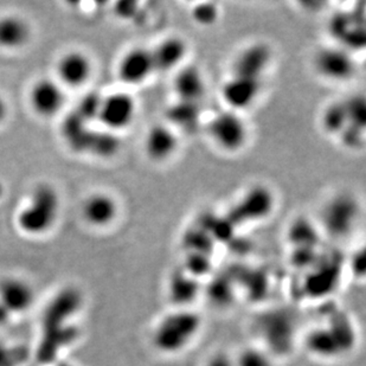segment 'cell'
Listing matches in <instances>:
<instances>
[{"instance_id": "obj_1", "label": "cell", "mask_w": 366, "mask_h": 366, "mask_svg": "<svg viewBox=\"0 0 366 366\" xmlns=\"http://www.w3.org/2000/svg\"><path fill=\"white\" fill-rule=\"evenodd\" d=\"M201 319L189 310H178L160 318L152 331V343L159 352L176 355L187 350L201 331Z\"/></svg>"}, {"instance_id": "obj_2", "label": "cell", "mask_w": 366, "mask_h": 366, "mask_svg": "<svg viewBox=\"0 0 366 366\" xmlns=\"http://www.w3.org/2000/svg\"><path fill=\"white\" fill-rule=\"evenodd\" d=\"M60 211V197L49 185H41L32 192L30 201L17 216L21 231L38 236L49 231L56 222Z\"/></svg>"}, {"instance_id": "obj_3", "label": "cell", "mask_w": 366, "mask_h": 366, "mask_svg": "<svg viewBox=\"0 0 366 366\" xmlns=\"http://www.w3.org/2000/svg\"><path fill=\"white\" fill-rule=\"evenodd\" d=\"M206 134L216 147L233 155L242 151L248 144L249 127L244 114L226 108L209 119Z\"/></svg>"}, {"instance_id": "obj_4", "label": "cell", "mask_w": 366, "mask_h": 366, "mask_svg": "<svg viewBox=\"0 0 366 366\" xmlns=\"http://www.w3.org/2000/svg\"><path fill=\"white\" fill-rule=\"evenodd\" d=\"M137 114V101L127 92L101 96L96 119L110 133H117L133 125Z\"/></svg>"}, {"instance_id": "obj_5", "label": "cell", "mask_w": 366, "mask_h": 366, "mask_svg": "<svg viewBox=\"0 0 366 366\" xmlns=\"http://www.w3.org/2000/svg\"><path fill=\"white\" fill-rule=\"evenodd\" d=\"M313 64L317 74L328 81H349L356 73V61L349 50L340 46L318 50Z\"/></svg>"}, {"instance_id": "obj_6", "label": "cell", "mask_w": 366, "mask_h": 366, "mask_svg": "<svg viewBox=\"0 0 366 366\" xmlns=\"http://www.w3.org/2000/svg\"><path fill=\"white\" fill-rule=\"evenodd\" d=\"M117 78L128 87L144 85L155 74L151 48L133 46L120 57L117 67Z\"/></svg>"}, {"instance_id": "obj_7", "label": "cell", "mask_w": 366, "mask_h": 366, "mask_svg": "<svg viewBox=\"0 0 366 366\" xmlns=\"http://www.w3.org/2000/svg\"><path fill=\"white\" fill-rule=\"evenodd\" d=\"M262 81L240 75H230L223 83L222 99L228 110L242 113L256 103L262 93Z\"/></svg>"}, {"instance_id": "obj_8", "label": "cell", "mask_w": 366, "mask_h": 366, "mask_svg": "<svg viewBox=\"0 0 366 366\" xmlns=\"http://www.w3.org/2000/svg\"><path fill=\"white\" fill-rule=\"evenodd\" d=\"M178 148L179 133L167 122L153 125L145 134V155L151 162H167L176 155Z\"/></svg>"}, {"instance_id": "obj_9", "label": "cell", "mask_w": 366, "mask_h": 366, "mask_svg": "<svg viewBox=\"0 0 366 366\" xmlns=\"http://www.w3.org/2000/svg\"><path fill=\"white\" fill-rule=\"evenodd\" d=\"M28 100L32 110L42 117H53L63 110L66 93L63 85L51 78H42L32 85Z\"/></svg>"}, {"instance_id": "obj_10", "label": "cell", "mask_w": 366, "mask_h": 366, "mask_svg": "<svg viewBox=\"0 0 366 366\" xmlns=\"http://www.w3.org/2000/svg\"><path fill=\"white\" fill-rule=\"evenodd\" d=\"M56 73L58 82L63 88H80L92 78L93 62L85 53L71 50L61 56L57 62Z\"/></svg>"}, {"instance_id": "obj_11", "label": "cell", "mask_w": 366, "mask_h": 366, "mask_svg": "<svg viewBox=\"0 0 366 366\" xmlns=\"http://www.w3.org/2000/svg\"><path fill=\"white\" fill-rule=\"evenodd\" d=\"M155 73H176L185 66L189 46L187 39L180 36H167L151 48Z\"/></svg>"}, {"instance_id": "obj_12", "label": "cell", "mask_w": 366, "mask_h": 366, "mask_svg": "<svg viewBox=\"0 0 366 366\" xmlns=\"http://www.w3.org/2000/svg\"><path fill=\"white\" fill-rule=\"evenodd\" d=\"M271 50L262 43H253L241 50L234 61L231 74L255 78L262 81L264 75L271 66Z\"/></svg>"}, {"instance_id": "obj_13", "label": "cell", "mask_w": 366, "mask_h": 366, "mask_svg": "<svg viewBox=\"0 0 366 366\" xmlns=\"http://www.w3.org/2000/svg\"><path fill=\"white\" fill-rule=\"evenodd\" d=\"M172 88L176 101L201 105L206 94V80L199 68L185 64L174 73Z\"/></svg>"}, {"instance_id": "obj_14", "label": "cell", "mask_w": 366, "mask_h": 366, "mask_svg": "<svg viewBox=\"0 0 366 366\" xmlns=\"http://www.w3.org/2000/svg\"><path fill=\"white\" fill-rule=\"evenodd\" d=\"M120 209L117 199L107 192L90 194L82 206V216L89 226L103 229L117 221Z\"/></svg>"}, {"instance_id": "obj_15", "label": "cell", "mask_w": 366, "mask_h": 366, "mask_svg": "<svg viewBox=\"0 0 366 366\" xmlns=\"http://www.w3.org/2000/svg\"><path fill=\"white\" fill-rule=\"evenodd\" d=\"M35 303V291L24 280L17 278H5L0 283V303L9 313L21 314Z\"/></svg>"}, {"instance_id": "obj_16", "label": "cell", "mask_w": 366, "mask_h": 366, "mask_svg": "<svg viewBox=\"0 0 366 366\" xmlns=\"http://www.w3.org/2000/svg\"><path fill=\"white\" fill-rule=\"evenodd\" d=\"M30 38L31 28L24 18L14 14L0 18V49H21Z\"/></svg>"}, {"instance_id": "obj_17", "label": "cell", "mask_w": 366, "mask_h": 366, "mask_svg": "<svg viewBox=\"0 0 366 366\" xmlns=\"http://www.w3.org/2000/svg\"><path fill=\"white\" fill-rule=\"evenodd\" d=\"M274 208V198L271 191L266 187H256L250 189L242 197L240 209L244 219L260 221L271 215Z\"/></svg>"}, {"instance_id": "obj_18", "label": "cell", "mask_w": 366, "mask_h": 366, "mask_svg": "<svg viewBox=\"0 0 366 366\" xmlns=\"http://www.w3.org/2000/svg\"><path fill=\"white\" fill-rule=\"evenodd\" d=\"M201 119V105L176 101L169 110L167 123L178 130H191ZM179 133V132H178Z\"/></svg>"}, {"instance_id": "obj_19", "label": "cell", "mask_w": 366, "mask_h": 366, "mask_svg": "<svg viewBox=\"0 0 366 366\" xmlns=\"http://www.w3.org/2000/svg\"><path fill=\"white\" fill-rule=\"evenodd\" d=\"M221 10L215 3L197 4L191 11V17L199 26H212L219 21Z\"/></svg>"}, {"instance_id": "obj_20", "label": "cell", "mask_w": 366, "mask_h": 366, "mask_svg": "<svg viewBox=\"0 0 366 366\" xmlns=\"http://www.w3.org/2000/svg\"><path fill=\"white\" fill-rule=\"evenodd\" d=\"M235 360V366H273L267 351L261 349L244 350Z\"/></svg>"}, {"instance_id": "obj_21", "label": "cell", "mask_w": 366, "mask_h": 366, "mask_svg": "<svg viewBox=\"0 0 366 366\" xmlns=\"http://www.w3.org/2000/svg\"><path fill=\"white\" fill-rule=\"evenodd\" d=\"M7 114H9V106L6 101L0 96V125L6 120Z\"/></svg>"}, {"instance_id": "obj_22", "label": "cell", "mask_w": 366, "mask_h": 366, "mask_svg": "<svg viewBox=\"0 0 366 366\" xmlns=\"http://www.w3.org/2000/svg\"><path fill=\"white\" fill-rule=\"evenodd\" d=\"M11 317V314L9 313V310L0 303V324H4L9 320V318Z\"/></svg>"}]
</instances>
